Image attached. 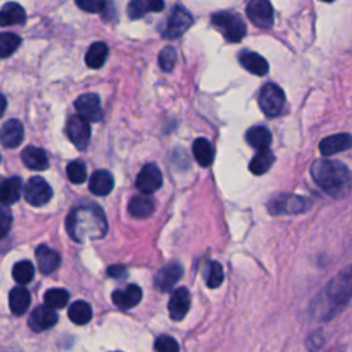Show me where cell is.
I'll use <instances>...</instances> for the list:
<instances>
[{
  "instance_id": "cell-15",
  "label": "cell",
  "mask_w": 352,
  "mask_h": 352,
  "mask_svg": "<svg viewBox=\"0 0 352 352\" xmlns=\"http://www.w3.org/2000/svg\"><path fill=\"white\" fill-rule=\"evenodd\" d=\"M56 322L58 315L55 309H51L47 305H38L30 314L28 324L33 331H43L52 327Z\"/></svg>"
},
{
  "instance_id": "cell-42",
  "label": "cell",
  "mask_w": 352,
  "mask_h": 352,
  "mask_svg": "<svg viewBox=\"0 0 352 352\" xmlns=\"http://www.w3.org/2000/svg\"><path fill=\"white\" fill-rule=\"evenodd\" d=\"M107 275L110 278L122 279V278H126V270L122 265H120V264H114V265H110L107 268Z\"/></svg>"
},
{
  "instance_id": "cell-25",
  "label": "cell",
  "mask_w": 352,
  "mask_h": 352,
  "mask_svg": "<svg viewBox=\"0 0 352 352\" xmlns=\"http://www.w3.org/2000/svg\"><path fill=\"white\" fill-rule=\"evenodd\" d=\"M8 305L15 316L23 315L30 305V293L23 286L14 287L8 294Z\"/></svg>"
},
{
  "instance_id": "cell-24",
  "label": "cell",
  "mask_w": 352,
  "mask_h": 352,
  "mask_svg": "<svg viewBox=\"0 0 352 352\" xmlns=\"http://www.w3.org/2000/svg\"><path fill=\"white\" fill-rule=\"evenodd\" d=\"M21 158L23 164L33 170H44L48 168V157L45 151L36 146H28L23 148Z\"/></svg>"
},
{
  "instance_id": "cell-16",
  "label": "cell",
  "mask_w": 352,
  "mask_h": 352,
  "mask_svg": "<svg viewBox=\"0 0 352 352\" xmlns=\"http://www.w3.org/2000/svg\"><path fill=\"white\" fill-rule=\"evenodd\" d=\"M23 125L18 120H8L0 129V143L7 148L18 147L23 140Z\"/></svg>"
},
{
  "instance_id": "cell-35",
  "label": "cell",
  "mask_w": 352,
  "mask_h": 352,
  "mask_svg": "<svg viewBox=\"0 0 352 352\" xmlns=\"http://www.w3.org/2000/svg\"><path fill=\"white\" fill-rule=\"evenodd\" d=\"M12 276H14L15 282L22 285V286L29 283L33 279V276H34V267H33V264L29 260L18 261L12 267Z\"/></svg>"
},
{
  "instance_id": "cell-32",
  "label": "cell",
  "mask_w": 352,
  "mask_h": 352,
  "mask_svg": "<svg viewBox=\"0 0 352 352\" xmlns=\"http://www.w3.org/2000/svg\"><path fill=\"white\" fill-rule=\"evenodd\" d=\"M69 318L76 324H85L92 318V308L85 301H76L69 308Z\"/></svg>"
},
{
  "instance_id": "cell-17",
  "label": "cell",
  "mask_w": 352,
  "mask_h": 352,
  "mask_svg": "<svg viewBox=\"0 0 352 352\" xmlns=\"http://www.w3.org/2000/svg\"><path fill=\"white\" fill-rule=\"evenodd\" d=\"M113 304L120 309H131L142 300V289L138 285H128L125 289L114 290L111 294Z\"/></svg>"
},
{
  "instance_id": "cell-41",
  "label": "cell",
  "mask_w": 352,
  "mask_h": 352,
  "mask_svg": "<svg viewBox=\"0 0 352 352\" xmlns=\"http://www.w3.org/2000/svg\"><path fill=\"white\" fill-rule=\"evenodd\" d=\"M12 224V214L6 205H0V238L6 236Z\"/></svg>"
},
{
  "instance_id": "cell-14",
  "label": "cell",
  "mask_w": 352,
  "mask_h": 352,
  "mask_svg": "<svg viewBox=\"0 0 352 352\" xmlns=\"http://www.w3.org/2000/svg\"><path fill=\"white\" fill-rule=\"evenodd\" d=\"M191 304V296L187 287H177L173 290L169 302H168V311L169 316L173 320H182L187 315Z\"/></svg>"
},
{
  "instance_id": "cell-44",
  "label": "cell",
  "mask_w": 352,
  "mask_h": 352,
  "mask_svg": "<svg viewBox=\"0 0 352 352\" xmlns=\"http://www.w3.org/2000/svg\"><path fill=\"white\" fill-rule=\"evenodd\" d=\"M322 1H326V3H331V1H334V0H322Z\"/></svg>"
},
{
  "instance_id": "cell-23",
  "label": "cell",
  "mask_w": 352,
  "mask_h": 352,
  "mask_svg": "<svg viewBox=\"0 0 352 352\" xmlns=\"http://www.w3.org/2000/svg\"><path fill=\"white\" fill-rule=\"evenodd\" d=\"M88 186H89V191L92 194L99 195V197L107 195L114 187L113 175L109 170H104V169L95 170L89 177Z\"/></svg>"
},
{
  "instance_id": "cell-1",
  "label": "cell",
  "mask_w": 352,
  "mask_h": 352,
  "mask_svg": "<svg viewBox=\"0 0 352 352\" xmlns=\"http://www.w3.org/2000/svg\"><path fill=\"white\" fill-rule=\"evenodd\" d=\"M352 300V264L341 270L324 289L316 296L311 305L315 319L327 322L338 315Z\"/></svg>"
},
{
  "instance_id": "cell-31",
  "label": "cell",
  "mask_w": 352,
  "mask_h": 352,
  "mask_svg": "<svg viewBox=\"0 0 352 352\" xmlns=\"http://www.w3.org/2000/svg\"><path fill=\"white\" fill-rule=\"evenodd\" d=\"M107 54H109V50H107V45L104 43H100V41L94 43L85 54L87 66L91 67V69L102 67L103 63L106 62Z\"/></svg>"
},
{
  "instance_id": "cell-4",
  "label": "cell",
  "mask_w": 352,
  "mask_h": 352,
  "mask_svg": "<svg viewBox=\"0 0 352 352\" xmlns=\"http://www.w3.org/2000/svg\"><path fill=\"white\" fill-rule=\"evenodd\" d=\"M212 25L231 43L241 41L246 34V25L238 14L232 12H216L212 15Z\"/></svg>"
},
{
  "instance_id": "cell-34",
  "label": "cell",
  "mask_w": 352,
  "mask_h": 352,
  "mask_svg": "<svg viewBox=\"0 0 352 352\" xmlns=\"http://www.w3.org/2000/svg\"><path fill=\"white\" fill-rule=\"evenodd\" d=\"M21 37L15 33H0V59L11 56L21 45Z\"/></svg>"
},
{
  "instance_id": "cell-27",
  "label": "cell",
  "mask_w": 352,
  "mask_h": 352,
  "mask_svg": "<svg viewBox=\"0 0 352 352\" xmlns=\"http://www.w3.org/2000/svg\"><path fill=\"white\" fill-rule=\"evenodd\" d=\"M155 209L154 201L147 195H136L132 197L128 204V212L131 216L136 219H146L153 214Z\"/></svg>"
},
{
  "instance_id": "cell-2",
  "label": "cell",
  "mask_w": 352,
  "mask_h": 352,
  "mask_svg": "<svg viewBox=\"0 0 352 352\" xmlns=\"http://www.w3.org/2000/svg\"><path fill=\"white\" fill-rule=\"evenodd\" d=\"M66 230L70 238L80 243L99 239L107 232L104 212L95 204L76 206L66 219Z\"/></svg>"
},
{
  "instance_id": "cell-7",
  "label": "cell",
  "mask_w": 352,
  "mask_h": 352,
  "mask_svg": "<svg viewBox=\"0 0 352 352\" xmlns=\"http://www.w3.org/2000/svg\"><path fill=\"white\" fill-rule=\"evenodd\" d=\"M191 23H192L191 14L180 6H175L161 33L165 38H177L191 26Z\"/></svg>"
},
{
  "instance_id": "cell-30",
  "label": "cell",
  "mask_w": 352,
  "mask_h": 352,
  "mask_svg": "<svg viewBox=\"0 0 352 352\" xmlns=\"http://www.w3.org/2000/svg\"><path fill=\"white\" fill-rule=\"evenodd\" d=\"M274 161H275V155L272 150L270 147L263 148V150H258L257 154L252 158L249 164V169L252 170L253 175H263L272 166Z\"/></svg>"
},
{
  "instance_id": "cell-33",
  "label": "cell",
  "mask_w": 352,
  "mask_h": 352,
  "mask_svg": "<svg viewBox=\"0 0 352 352\" xmlns=\"http://www.w3.org/2000/svg\"><path fill=\"white\" fill-rule=\"evenodd\" d=\"M69 301V293L65 289H50L44 294V302L51 309H62Z\"/></svg>"
},
{
  "instance_id": "cell-26",
  "label": "cell",
  "mask_w": 352,
  "mask_h": 352,
  "mask_svg": "<svg viewBox=\"0 0 352 352\" xmlns=\"http://www.w3.org/2000/svg\"><path fill=\"white\" fill-rule=\"evenodd\" d=\"M26 21V12L18 3H6L0 10V26L22 25Z\"/></svg>"
},
{
  "instance_id": "cell-21",
  "label": "cell",
  "mask_w": 352,
  "mask_h": 352,
  "mask_svg": "<svg viewBox=\"0 0 352 352\" xmlns=\"http://www.w3.org/2000/svg\"><path fill=\"white\" fill-rule=\"evenodd\" d=\"M164 0H131L126 7L131 19H140L147 12H160L164 10Z\"/></svg>"
},
{
  "instance_id": "cell-8",
  "label": "cell",
  "mask_w": 352,
  "mask_h": 352,
  "mask_svg": "<svg viewBox=\"0 0 352 352\" xmlns=\"http://www.w3.org/2000/svg\"><path fill=\"white\" fill-rule=\"evenodd\" d=\"M23 197L30 205L43 206L52 198V188L43 177L34 176L25 184Z\"/></svg>"
},
{
  "instance_id": "cell-43",
  "label": "cell",
  "mask_w": 352,
  "mask_h": 352,
  "mask_svg": "<svg viewBox=\"0 0 352 352\" xmlns=\"http://www.w3.org/2000/svg\"><path fill=\"white\" fill-rule=\"evenodd\" d=\"M7 107V100H6V96L3 94H0V116L4 113Z\"/></svg>"
},
{
  "instance_id": "cell-13",
  "label": "cell",
  "mask_w": 352,
  "mask_h": 352,
  "mask_svg": "<svg viewBox=\"0 0 352 352\" xmlns=\"http://www.w3.org/2000/svg\"><path fill=\"white\" fill-rule=\"evenodd\" d=\"M183 275V267L173 261L166 265H164L154 276V286L160 292H169L182 278Z\"/></svg>"
},
{
  "instance_id": "cell-11",
  "label": "cell",
  "mask_w": 352,
  "mask_h": 352,
  "mask_svg": "<svg viewBox=\"0 0 352 352\" xmlns=\"http://www.w3.org/2000/svg\"><path fill=\"white\" fill-rule=\"evenodd\" d=\"M162 186V173L154 164H146L138 177H136V187L140 192L148 195L155 192Z\"/></svg>"
},
{
  "instance_id": "cell-20",
  "label": "cell",
  "mask_w": 352,
  "mask_h": 352,
  "mask_svg": "<svg viewBox=\"0 0 352 352\" xmlns=\"http://www.w3.org/2000/svg\"><path fill=\"white\" fill-rule=\"evenodd\" d=\"M36 260L38 264V270L45 275L52 274L60 264L59 253L47 245H40L36 249Z\"/></svg>"
},
{
  "instance_id": "cell-22",
  "label": "cell",
  "mask_w": 352,
  "mask_h": 352,
  "mask_svg": "<svg viewBox=\"0 0 352 352\" xmlns=\"http://www.w3.org/2000/svg\"><path fill=\"white\" fill-rule=\"evenodd\" d=\"M239 63L243 69L256 76H265L270 70V65L265 58L252 51H242L239 54Z\"/></svg>"
},
{
  "instance_id": "cell-39",
  "label": "cell",
  "mask_w": 352,
  "mask_h": 352,
  "mask_svg": "<svg viewBox=\"0 0 352 352\" xmlns=\"http://www.w3.org/2000/svg\"><path fill=\"white\" fill-rule=\"evenodd\" d=\"M155 352H179L177 341L170 336H160L154 342Z\"/></svg>"
},
{
  "instance_id": "cell-12",
  "label": "cell",
  "mask_w": 352,
  "mask_h": 352,
  "mask_svg": "<svg viewBox=\"0 0 352 352\" xmlns=\"http://www.w3.org/2000/svg\"><path fill=\"white\" fill-rule=\"evenodd\" d=\"M74 107H76L78 116H81L88 122L89 121L96 122L103 116L102 106H100V99L95 94H82L81 96H78L76 99Z\"/></svg>"
},
{
  "instance_id": "cell-40",
  "label": "cell",
  "mask_w": 352,
  "mask_h": 352,
  "mask_svg": "<svg viewBox=\"0 0 352 352\" xmlns=\"http://www.w3.org/2000/svg\"><path fill=\"white\" fill-rule=\"evenodd\" d=\"M76 4L87 12H100L106 7V0H74Z\"/></svg>"
},
{
  "instance_id": "cell-28",
  "label": "cell",
  "mask_w": 352,
  "mask_h": 352,
  "mask_svg": "<svg viewBox=\"0 0 352 352\" xmlns=\"http://www.w3.org/2000/svg\"><path fill=\"white\" fill-rule=\"evenodd\" d=\"M192 154L195 161L201 166H210L214 158V150L212 143L205 138H197L192 143Z\"/></svg>"
},
{
  "instance_id": "cell-18",
  "label": "cell",
  "mask_w": 352,
  "mask_h": 352,
  "mask_svg": "<svg viewBox=\"0 0 352 352\" xmlns=\"http://www.w3.org/2000/svg\"><path fill=\"white\" fill-rule=\"evenodd\" d=\"M22 195V180L18 176H0V205H11Z\"/></svg>"
},
{
  "instance_id": "cell-37",
  "label": "cell",
  "mask_w": 352,
  "mask_h": 352,
  "mask_svg": "<svg viewBox=\"0 0 352 352\" xmlns=\"http://www.w3.org/2000/svg\"><path fill=\"white\" fill-rule=\"evenodd\" d=\"M224 280L223 267L217 261H210L206 271V285L210 289L219 287Z\"/></svg>"
},
{
  "instance_id": "cell-3",
  "label": "cell",
  "mask_w": 352,
  "mask_h": 352,
  "mask_svg": "<svg viewBox=\"0 0 352 352\" xmlns=\"http://www.w3.org/2000/svg\"><path fill=\"white\" fill-rule=\"evenodd\" d=\"M314 182L330 197L341 198L351 190L352 176L346 165L334 160H316L311 165Z\"/></svg>"
},
{
  "instance_id": "cell-5",
  "label": "cell",
  "mask_w": 352,
  "mask_h": 352,
  "mask_svg": "<svg viewBox=\"0 0 352 352\" xmlns=\"http://www.w3.org/2000/svg\"><path fill=\"white\" fill-rule=\"evenodd\" d=\"M311 202L301 195L297 194H278L272 197L268 204L267 209L271 214H297L308 210Z\"/></svg>"
},
{
  "instance_id": "cell-29",
  "label": "cell",
  "mask_w": 352,
  "mask_h": 352,
  "mask_svg": "<svg viewBox=\"0 0 352 352\" xmlns=\"http://www.w3.org/2000/svg\"><path fill=\"white\" fill-rule=\"evenodd\" d=\"M246 142L257 150L268 148L272 142L271 132L264 125H254L246 132Z\"/></svg>"
},
{
  "instance_id": "cell-9",
  "label": "cell",
  "mask_w": 352,
  "mask_h": 352,
  "mask_svg": "<svg viewBox=\"0 0 352 352\" xmlns=\"http://www.w3.org/2000/svg\"><path fill=\"white\" fill-rule=\"evenodd\" d=\"M66 133H67L70 142L78 150H85L89 143V138H91L89 122L78 114L70 116L66 122Z\"/></svg>"
},
{
  "instance_id": "cell-10",
  "label": "cell",
  "mask_w": 352,
  "mask_h": 352,
  "mask_svg": "<svg viewBox=\"0 0 352 352\" xmlns=\"http://www.w3.org/2000/svg\"><path fill=\"white\" fill-rule=\"evenodd\" d=\"M246 14L249 21L260 29H270L274 25V10L270 0H250Z\"/></svg>"
},
{
  "instance_id": "cell-36",
  "label": "cell",
  "mask_w": 352,
  "mask_h": 352,
  "mask_svg": "<svg viewBox=\"0 0 352 352\" xmlns=\"http://www.w3.org/2000/svg\"><path fill=\"white\" fill-rule=\"evenodd\" d=\"M66 175L67 179L74 184H81L87 180V168L85 164L80 160L72 161L66 166Z\"/></svg>"
},
{
  "instance_id": "cell-6",
  "label": "cell",
  "mask_w": 352,
  "mask_h": 352,
  "mask_svg": "<svg viewBox=\"0 0 352 352\" xmlns=\"http://www.w3.org/2000/svg\"><path fill=\"white\" fill-rule=\"evenodd\" d=\"M285 102L286 98L280 87L274 82H267L263 85L258 94V106L267 117L279 116L285 107Z\"/></svg>"
},
{
  "instance_id": "cell-19",
  "label": "cell",
  "mask_w": 352,
  "mask_h": 352,
  "mask_svg": "<svg viewBox=\"0 0 352 352\" xmlns=\"http://www.w3.org/2000/svg\"><path fill=\"white\" fill-rule=\"evenodd\" d=\"M352 147V135L349 133H337L324 138L319 143V151L323 155H333L341 151H345Z\"/></svg>"
},
{
  "instance_id": "cell-38",
  "label": "cell",
  "mask_w": 352,
  "mask_h": 352,
  "mask_svg": "<svg viewBox=\"0 0 352 352\" xmlns=\"http://www.w3.org/2000/svg\"><path fill=\"white\" fill-rule=\"evenodd\" d=\"M176 51L173 47H165L158 55V63L164 72H172L176 65Z\"/></svg>"
}]
</instances>
